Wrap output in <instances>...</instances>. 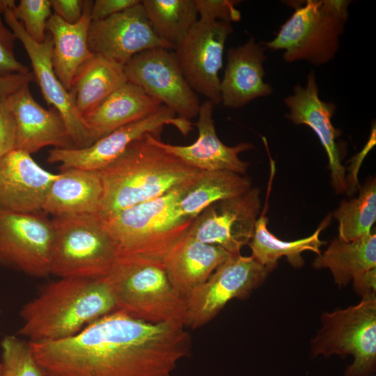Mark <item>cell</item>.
Masks as SVG:
<instances>
[{"instance_id":"cell-1","label":"cell","mask_w":376,"mask_h":376,"mask_svg":"<svg viewBox=\"0 0 376 376\" xmlns=\"http://www.w3.org/2000/svg\"><path fill=\"white\" fill-rule=\"evenodd\" d=\"M184 327L115 311L73 336L28 342L44 376H172L191 352Z\"/></svg>"},{"instance_id":"cell-2","label":"cell","mask_w":376,"mask_h":376,"mask_svg":"<svg viewBox=\"0 0 376 376\" xmlns=\"http://www.w3.org/2000/svg\"><path fill=\"white\" fill-rule=\"evenodd\" d=\"M115 311L105 278H59L22 307V325L16 335L31 342L65 339Z\"/></svg>"},{"instance_id":"cell-3","label":"cell","mask_w":376,"mask_h":376,"mask_svg":"<svg viewBox=\"0 0 376 376\" xmlns=\"http://www.w3.org/2000/svg\"><path fill=\"white\" fill-rule=\"evenodd\" d=\"M200 171L152 143L146 134L98 171L103 187L98 215L108 217L160 197L191 183Z\"/></svg>"},{"instance_id":"cell-4","label":"cell","mask_w":376,"mask_h":376,"mask_svg":"<svg viewBox=\"0 0 376 376\" xmlns=\"http://www.w3.org/2000/svg\"><path fill=\"white\" fill-rule=\"evenodd\" d=\"M191 182L157 198L100 217L117 244L118 254L163 262L194 221L184 217L178 206Z\"/></svg>"},{"instance_id":"cell-5","label":"cell","mask_w":376,"mask_h":376,"mask_svg":"<svg viewBox=\"0 0 376 376\" xmlns=\"http://www.w3.org/2000/svg\"><path fill=\"white\" fill-rule=\"evenodd\" d=\"M105 279L116 311L150 323L186 326V299L171 285L163 262L118 254Z\"/></svg>"},{"instance_id":"cell-6","label":"cell","mask_w":376,"mask_h":376,"mask_svg":"<svg viewBox=\"0 0 376 376\" xmlns=\"http://www.w3.org/2000/svg\"><path fill=\"white\" fill-rule=\"evenodd\" d=\"M295 11L266 49L283 50L285 62L324 65L335 57L348 18V0H307L292 3Z\"/></svg>"},{"instance_id":"cell-7","label":"cell","mask_w":376,"mask_h":376,"mask_svg":"<svg viewBox=\"0 0 376 376\" xmlns=\"http://www.w3.org/2000/svg\"><path fill=\"white\" fill-rule=\"evenodd\" d=\"M50 274L58 278H106L118 246L98 214L54 217Z\"/></svg>"},{"instance_id":"cell-8","label":"cell","mask_w":376,"mask_h":376,"mask_svg":"<svg viewBox=\"0 0 376 376\" xmlns=\"http://www.w3.org/2000/svg\"><path fill=\"white\" fill-rule=\"evenodd\" d=\"M322 327L311 342V358L353 356L344 376H370L376 368V295L357 305L324 312Z\"/></svg>"},{"instance_id":"cell-9","label":"cell","mask_w":376,"mask_h":376,"mask_svg":"<svg viewBox=\"0 0 376 376\" xmlns=\"http://www.w3.org/2000/svg\"><path fill=\"white\" fill-rule=\"evenodd\" d=\"M270 272L251 256L231 255L186 299V326L196 329L207 324L229 301L249 297Z\"/></svg>"},{"instance_id":"cell-10","label":"cell","mask_w":376,"mask_h":376,"mask_svg":"<svg viewBox=\"0 0 376 376\" xmlns=\"http://www.w3.org/2000/svg\"><path fill=\"white\" fill-rule=\"evenodd\" d=\"M52 219L0 208V265L36 278L51 275Z\"/></svg>"},{"instance_id":"cell-11","label":"cell","mask_w":376,"mask_h":376,"mask_svg":"<svg viewBox=\"0 0 376 376\" xmlns=\"http://www.w3.org/2000/svg\"><path fill=\"white\" fill-rule=\"evenodd\" d=\"M166 125L175 127L187 136L193 124L177 117L164 105L148 116L118 128L97 139L88 147L77 148H53L49 151L47 161L59 164L61 171L79 169L100 171L117 159L133 141L146 134L159 136Z\"/></svg>"},{"instance_id":"cell-12","label":"cell","mask_w":376,"mask_h":376,"mask_svg":"<svg viewBox=\"0 0 376 376\" xmlns=\"http://www.w3.org/2000/svg\"><path fill=\"white\" fill-rule=\"evenodd\" d=\"M127 81L143 90L179 118L198 116L201 102L184 77L173 52L157 47L140 52L124 66Z\"/></svg>"},{"instance_id":"cell-13","label":"cell","mask_w":376,"mask_h":376,"mask_svg":"<svg viewBox=\"0 0 376 376\" xmlns=\"http://www.w3.org/2000/svg\"><path fill=\"white\" fill-rule=\"evenodd\" d=\"M233 31L230 22L199 19L173 52L191 89L214 105L221 103L219 72L226 40Z\"/></svg>"},{"instance_id":"cell-14","label":"cell","mask_w":376,"mask_h":376,"mask_svg":"<svg viewBox=\"0 0 376 376\" xmlns=\"http://www.w3.org/2000/svg\"><path fill=\"white\" fill-rule=\"evenodd\" d=\"M260 210V190L251 187L240 196L207 207L194 219L187 233L231 255L239 254L252 237Z\"/></svg>"},{"instance_id":"cell-15","label":"cell","mask_w":376,"mask_h":376,"mask_svg":"<svg viewBox=\"0 0 376 376\" xmlns=\"http://www.w3.org/2000/svg\"><path fill=\"white\" fill-rule=\"evenodd\" d=\"M13 0H5L1 15L17 39L22 43L29 57L35 81L44 99L62 116L74 147L86 148L94 143L92 134L77 112L70 93L56 75L52 63L53 42L51 36L42 43L33 40L25 31L22 24L13 16L10 6Z\"/></svg>"},{"instance_id":"cell-16","label":"cell","mask_w":376,"mask_h":376,"mask_svg":"<svg viewBox=\"0 0 376 376\" xmlns=\"http://www.w3.org/2000/svg\"><path fill=\"white\" fill-rule=\"evenodd\" d=\"M88 44L93 54L124 66L143 51L157 47L170 49L152 30L141 1L104 19L91 21Z\"/></svg>"},{"instance_id":"cell-17","label":"cell","mask_w":376,"mask_h":376,"mask_svg":"<svg viewBox=\"0 0 376 376\" xmlns=\"http://www.w3.org/2000/svg\"><path fill=\"white\" fill-rule=\"evenodd\" d=\"M284 102L289 109L285 116L295 125L308 126L319 138L328 157L331 183L336 191L342 194L348 191L345 167L341 163L336 141L340 131L334 128L331 120L336 104L320 98L314 71L308 75L306 85H296L293 93L285 97Z\"/></svg>"},{"instance_id":"cell-18","label":"cell","mask_w":376,"mask_h":376,"mask_svg":"<svg viewBox=\"0 0 376 376\" xmlns=\"http://www.w3.org/2000/svg\"><path fill=\"white\" fill-rule=\"evenodd\" d=\"M214 104L210 100L201 104L198 120V138L189 146H176L163 142L159 136L148 134L150 140L187 165L201 171H229L244 175L249 164L241 160L239 154L253 148L242 142L235 146H226L218 137L212 118Z\"/></svg>"},{"instance_id":"cell-19","label":"cell","mask_w":376,"mask_h":376,"mask_svg":"<svg viewBox=\"0 0 376 376\" xmlns=\"http://www.w3.org/2000/svg\"><path fill=\"white\" fill-rule=\"evenodd\" d=\"M58 174L47 171L26 152L13 149L0 159V208L37 213Z\"/></svg>"},{"instance_id":"cell-20","label":"cell","mask_w":376,"mask_h":376,"mask_svg":"<svg viewBox=\"0 0 376 376\" xmlns=\"http://www.w3.org/2000/svg\"><path fill=\"white\" fill-rule=\"evenodd\" d=\"M8 98L16 123L15 149L31 155L46 146L75 148L62 116L54 108L42 107L33 97L29 84Z\"/></svg>"},{"instance_id":"cell-21","label":"cell","mask_w":376,"mask_h":376,"mask_svg":"<svg viewBox=\"0 0 376 376\" xmlns=\"http://www.w3.org/2000/svg\"><path fill=\"white\" fill-rule=\"evenodd\" d=\"M265 49L262 42L257 43L251 38L244 45L228 50L224 74L220 81L221 103L224 106L239 109L273 93L271 85L264 81Z\"/></svg>"},{"instance_id":"cell-22","label":"cell","mask_w":376,"mask_h":376,"mask_svg":"<svg viewBox=\"0 0 376 376\" xmlns=\"http://www.w3.org/2000/svg\"><path fill=\"white\" fill-rule=\"evenodd\" d=\"M230 256L224 249L201 242L186 233L170 250L163 263L171 285L186 299Z\"/></svg>"},{"instance_id":"cell-23","label":"cell","mask_w":376,"mask_h":376,"mask_svg":"<svg viewBox=\"0 0 376 376\" xmlns=\"http://www.w3.org/2000/svg\"><path fill=\"white\" fill-rule=\"evenodd\" d=\"M102 195L98 171H61L48 190L42 211L54 217L98 214Z\"/></svg>"},{"instance_id":"cell-24","label":"cell","mask_w":376,"mask_h":376,"mask_svg":"<svg viewBox=\"0 0 376 376\" xmlns=\"http://www.w3.org/2000/svg\"><path fill=\"white\" fill-rule=\"evenodd\" d=\"M93 3L91 0L84 1L82 16L74 24L65 22L54 13L46 24V30L50 33L53 42L52 67L68 91L79 69L93 55L88 44Z\"/></svg>"},{"instance_id":"cell-25","label":"cell","mask_w":376,"mask_h":376,"mask_svg":"<svg viewBox=\"0 0 376 376\" xmlns=\"http://www.w3.org/2000/svg\"><path fill=\"white\" fill-rule=\"evenodd\" d=\"M162 105L141 88L127 81L82 118L95 141L148 116Z\"/></svg>"},{"instance_id":"cell-26","label":"cell","mask_w":376,"mask_h":376,"mask_svg":"<svg viewBox=\"0 0 376 376\" xmlns=\"http://www.w3.org/2000/svg\"><path fill=\"white\" fill-rule=\"evenodd\" d=\"M126 82L124 65L93 54L77 71L68 92L82 117Z\"/></svg>"},{"instance_id":"cell-27","label":"cell","mask_w":376,"mask_h":376,"mask_svg":"<svg viewBox=\"0 0 376 376\" xmlns=\"http://www.w3.org/2000/svg\"><path fill=\"white\" fill-rule=\"evenodd\" d=\"M258 218L252 237L249 242L251 256L271 272L278 265L279 260L285 256L292 266L301 267L304 259L301 254L309 251L318 255L321 253L320 247L325 242L320 239V234L329 224L331 216L328 215L319 225L315 231L308 237L293 241H284L276 237L267 229L268 219L265 216L266 207Z\"/></svg>"},{"instance_id":"cell-28","label":"cell","mask_w":376,"mask_h":376,"mask_svg":"<svg viewBox=\"0 0 376 376\" xmlns=\"http://www.w3.org/2000/svg\"><path fill=\"white\" fill-rule=\"evenodd\" d=\"M312 266L329 269L339 288L345 286L356 276L376 268L375 233L352 241L335 237Z\"/></svg>"},{"instance_id":"cell-29","label":"cell","mask_w":376,"mask_h":376,"mask_svg":"<svg viewBox=\"0 0 376 376\" xmlns=\"http://www.w3.org/2000/svg\"><path fill=\"white\" fill-rule=\"evenodd\" d=\"M251 188L249 178L229 171H200L181 196V214L194 219L212 204L240 196Z\"/></svg>"},{"instance_id":"cell-30","label":"cell","mask_w":376,"mask_h":376,"mask_svg":"<svg viewBox=\"0 0 376 376\" xmlns=\"http://www.w3.org/2000/svg\"><path fill=\"white\" fill-rule=\"evenodd\" d=\"M155 34L175 49L197 22L195 0L141 1Z\"/></svg>"},{"instance_id":"cell-31","label":"cell","mask_w":376,"mask_h":376,"mask_svg":"<svg viewBox=\"0 0 376 376\" xmlns=\"http://www.w3.org/2000/svg\"><path fill=\"white\" fill-rule=\"evenodd\" d=\"M338 222V237L352 241L370 235L376 220V182L368 180L360 188L357 198L343 201L334 212Z\"/></svg>"},{"instance_id":"cell-32","label":"cell","mask_w":376,"mask_h":376,"mask_svg":"<svg viewBox=\"0 0 376 376\" xmlns=\"http://www.w3.org/2000/svg\"><path fill=\"white\" fill-rule=\"evenodd\" d=\"M0 347L3 376H44L28 340L8 335L2 338Z\"/></svg>"},{"instance_id":"cell-33","label":"cell","mask_w":376,"mask_h":376,"mask_svg":"<svg viewBox=\"0 0 376 376\" xmlns=\"http://www.w3.org/2000/svg\"><path fill=\"white\" fill-rule=\"evenodd\" d=\"M10 8L33 40L45 41L46 24L52 14L50 0H20L18 4L13 1Z\"/></svg>"},{"instance_id":"cell-34","label":"cell","mask_w":376,"mask_h":376,"mask_svg":"<svg viewBox=\"0 0 376 376\" xmlns=\"http://www.w3.org/2000/svg\"><path fill=\"white\" fill-rule=\"evenodd\" d=\"M16 39L15 33L4 25L0 13V78L30 72L15 55Z\"/></svg>"},{"instance_id":"cell-35","label":"cell","mask_w":376,"mask_h":376,"mask_svg":"<svg viewBox=\"0 0 376 376\" xmlns=\"http://www.w3.org/2000/svg\"><path fill=\"white\" fill-rule=\"evenodd\" d=\"M240 1L195 0L200 19L237 22L241 19V13L236 8Z\"/></svg>"},{"instance_id":"cell-36","label":"cell","mask_w":376,"mask_h":376,"mask_svg":"<svg viewBox=\"0 0 376 376\" xmlns=\"http://www.w3.org/2000/svg\"><path fill=\"white\" fill-rule=\"evenodd\" d=\"M8 96L0 94V159L15 146L16 123Z\"/></svg>"},{"instance_id":"cell-37","label":"cell","mask_w":376,"mask_h":376,"mask_svg":"<svg viewBox=\"0 0 376 376\" xmlns=\"http://www.w3.org/2000/svg\"><path fill=\"white\" fill-rule=\"evenodd\" d=\"M139 0H95L91 10V21H98L123 12L139 3Z\"/></svg>"},{"instance_id":"cell-38","label":"cell","mask_w":376,"mask_h":376,"mask_svg":"<svg viewBox=\"0 0 376 376\" xmlns=\"http://www.w3.org/2000/svg\"><path fill=\"white\" fill-rule=\"evenodd\" d=\"M84 0H50L54 14L65 22L74 24L81 19L84 6Z\"/></svg>"},{"instance_id":"cell-39","label":"cell","mask_w":376,"mask_h":376,"mask_svg":"<svg viewBox=\"0 0 376 376\" xmlns=\"http://www.w3.org/2000/svg\"><path fill=\"white\" fill-rule=\"evenodd\" d=\"M352 281L354 291L362 298L375 295L376 268L356 276Z\"/></svg>"},{"instance_id":"cell-40","label":"cell","mask_w":376,"mask_h":376,"mask_svg":"<svg viewBox=\"0 0 376 376\" xmlns=\"http://www.w3.org/2000/svg\"><path fill=\"white\" fill-rule=\"evenodd\" d=\"M33 81H35L33 72L17 74L0 78V94L10 95L24 85L30 84Z\"/></svg>"},{"instance_id":"cell-41","label":"cell","mask_w":376,"mask_h":376,"mask_svg":"<svg viewBox=\"0 0 376 376\" xmlns=\"http://www.w3.org/2000/svg\"><path fill=\"white\" fill-rule=\"evenodd\" d=\"M0 376H3V373H2V367H1V363H0Z\"/></svg>"},{"instance_id":"cell-42","label":"cell","mask_w":376,"mask_h":376,"mask_svg":"<svg viewBox=\"0 0 376 376\" xmlns=\"http://www.w3.org/2000/svg\"><path fill=\"white\" fill-rule=\"evenodd\" d=\"M370 376H375V375H370Z\"/></svg>"}]
</instances>
